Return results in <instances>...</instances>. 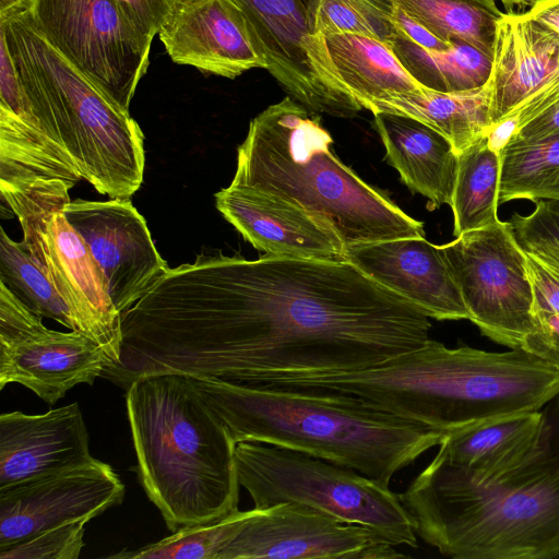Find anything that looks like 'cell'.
Here are the masks:
<instances>
[{
	"instance_id": "obj_35",
	"label": "cell",
	"mask_w": 559,
	"mask_h": 559,
	"mask_svg": "<svg viewBox=\"0 0 559 559\" xmlns=\"http://www.w3.org/2000/svg\"><path fill=\"white\" fill-rule=\"evenodd\" d=\"M558 103L559 67L544 84L524 98L502 120L493 126L500 128L511 139L519 129Z\"/></svg>"
},
{
	"instance_id": "obj_24",
	"label": "cell",
	"mask_w": 559,
	"mask_h": 559,
	"mask_svg": "<svg viewBox=\"0 0 559 559\" xmlns=\"http://www.w3.org/2000/svg\"><path fill=\"white\" fill-rule=\"evenodd\" d=\"M543 409L452 432L438 445L447 459L479 476L501 474L521 464L537 447Z\"/></svg>"
},
{
	"instance_id": "obj_39",
	"label": "cell",
	"mask_w": 559,
	"mask_h": 559,
	"mask_svg": "<svg viewBox=\"0 0 559 559\" xmlns=\"http://www.w3.org/2000/svg\"><path fill=\"white\" fill-rule=\"evenodd\" d=\"M559 134V103L519 129L510 141L536 142Z\"/></svg>"
},
{
	"instance_id": "obj_23",
	"label": "cell",
	"mask_w": 559,
	"mask_h": 559,
	"mask_svg": "<svg viewBox=\"0 0 559 559\" xmlns=\"http://www.w3.org/2000/svg\"><path fill=\"white\" fill-rule=\"evenodd\" d=\"M491 85L489 80L478 88L439 92L428 87L394 94L376 100L367 108L373 112H391L419 120L442 134L456 154L485 135L490 122Z\"/></svg>"
},
{
	"instance_id": "obj_26",
	"label": "cell",
	"mask_w": 559,
	"mask_h": 559,
	"mask_svg": "<svg viewBox=\"0 0 559 559\" xmlns=\"http://www.w3.org/2000/svg\"><path fill=\"white\" fill-rule=\"evenodd\" d=\"M500 155L483 135L457 154V167L450 207L453 235L497 223Z\"/></svg>"
},
{
	"instance_id": "obj_42",
	"label": "cell",
	"mask_w": 559,
	"mask_h": 559,
	"mask_svg": "<svg viewBox=\"0 0 559 559\" xmlns=\"http://www.w3.org/2000/svg\"><path fill=\"white\" fill-rule=\"evenodd\" d=\"M472 1H475L479 4H481L483 7L488 9L490 12L496 14L497 16H499L502 13V11L499 9V7L497 4V0H472Z\"/></svg>"
},
{
	"instance_id": "obj_20",
	"label": "cell",
	"mask_w": 559,
	"mask_h": 559,
	"mask_svg": "<svg viewBox=\"0 0 559 559\" xmlns=\"http://www.w3.org/2000/svg\"><path fill=\"white\" fill-rule=\"evenodd\" d=\"M93 459L79 403L40 415L14 411L0 416V488Z\"/></svg>"
},
{
	"instance_id": "obj_36",
	"label": "cell",
	"mask_w": 559,
	"mask_h": 559,
	"mask_svg": "<svg viewBox=\"0 0 559 559\" xmlns=\"http://www.w3.org/2000/svg\"><path fill=\"white\" fill-rule=\"evenodd\" d=\"M130 24L153 40L170 15L176 0H112Z\"/></svg>"
},
{
	"instance_id": "obj_37",
	"label": "cell",
	"mask_w": 559,
	"mask_h": 559,
	"mask_svg": "<svg viewBox=\"0 0 559 559\" xmlns=\"http://www.w3.org/2000/svg\"><path fill=\"white\" fill-rule=\"evenodd\" d=\"M533 321L521 348L559 370V313L534 312Z\"/></svg>"
},
{
	"instance_id": "obj_16",
	"label": "cell",
	"mask_w": 559,
	"mask_h": 559,
	"mask_svg": "<svg viewBox=\"0 0 559 559\" xmlns=\"http://www.w3.org/2000/svg\"><path fill=\"white\" fill-rule=\"evenodd\" d=\"M63 213L88 246L120 313L169 269L152 240L144 217L130 199H76L64 205Z\"/></svg>"
},
{
	"instance_id": "obj_10",
	"label": "cell",
	"mask_w": 559,
	"mask_h": 559,
	"mask_svg": "<svg viewBox=\"0 0 559 559\" xmlns=\"http://www.w3.org/2000/svg\"><path fill=\"white\" fill-rule=\"evenodd\" d=\"M441 248L468 320L492 342L521 348L534 326L533 290L510 222L463 233Z\"/></svg>"
},
{
	"instance_id": "obj_15",
	"label": "cell",
	"mask_w": 559,
	"mask_h": 559,
	"mask_svg": "<svg viewBox=\"0 0 559 559\" xmlns=\"http://www.w3.org/2000/svg\"><path fill=\"white\" fill-rule=\"evenodd\" d=\"M124 484L97 459L0 488V548L43 531L87 521L119 506Z\"/></svg>"
},
{
	"instance_id": "obj_12",
	"label": "cell",
	"mask_w": 559,
	"mask_h": 559,
	"mask_svg": "<svg viewBox=\"0 0 559 559\" xmlns=\"http://www.w3.org/2000/svg\"><path fill=\"white\" fill-rule=\"evenodd\" d=\"M32 16L69 62L129 111L150 63L152 40L112 0H36Z\"/></svg>"
},
{
	"instance_id": "obj_43",
	"label": "cell",
	"mask_w": 559,
	"mask_h": 559,
	"mask_svg": "<svg viewBox=\"0 0 559 559\" xmlns=\"http://www.w3.org/2000/svg\"><path fill=\"white\" fill-rule=\"evenodd\" d=\"M503 8L507 10L506 12H515L514 8L521 9L520 0H499Z\"/></svg>"
},
{
	"instance_id": "obj_33",
	"label": "cell",
	"mask_w": 559,
	"mask_h": 559,
	"mask_svg": "<svg viewBox=\"0 0 559 559\" xmlns=\"http://www.w3.org/2000/svg\"><path fill=\"white\" fill-rule=\"evenodd\" d=\"M87 521L59 525L0 548V559H78Z\"/></svg>"
},
{
	"instance_id": "obj_27",
	"label": "cell",
	"mask_w": 559,
	"mask_h": 559,
	"mask_svg": "<svg viewBox=\"0 0 559 559\" xmlns=\"http://www.w3.org/2000/svg\"><path fill=\"white\" fill-rule=\"evenodd\" d=\"M392 48L405 69L420 84L435 91L478 88L490 76L491 58L464 41L452 40L445 49L428 50L396 38Z\"/></svg>"
},
{
	"instance_id": "obj_28",
	"label": "cell",
	"mask_w": 559,
	"mask_h": 559,
	"mask_svg": "<svg viewBox=\"0 0 559 559\" xmlns=\"http://www.w3.org/2000/svg\"><path fill=\"white\" fill-rule=\"evenodd\" d=\"M499 155V205L559 201V134L536 142L509 141Z\"/></svg>"
},
{
	"instance_id": "obj_6",
	"label": "cell",
	"mask_w": 559,
	"mask_h": 559,
	"mask_svg": "<svg viewBox=\"0 0 559 559\" xmlns=\"http://www.w3.org/2000/svg\"><path fill=\"white\" fill-rule=\"evenodd\" d=\"M309 114L287 96L254 117L231 185L274 194L328 221L346 248L425 237L420 221L341 162L330 133Z\"/></svg>"
},
{
	"instance_id": "obj_21",
	"label": "cell",
	"mask_w": 559,
	"mask_h": 559,
	"mask_svg": "<svg viewBox=\"0 0 559 559\" xmlns=\"http://www.w3.org/2000/svg\"><path fill=\"white\" fill-rule=\"evenodd\" d=\"M558 67L559 36L556 33L527 11L502 12L496 23L488 79L491 126L544 84Z\"/></svg>"
},
{
	"instance_id": "obj_17",
	"label": "cell",
	"mask_w": 559,
	"mask_h": 559,
	"mask_svg": "<svg viewBox=\"0 0 559 559\" xmlns=\"http://www.w3.org/2000/svg\"><path fill=\"white\" fill-rule=\"evenodd\" d=\"M158 36L175 63L203 73L236 79L266 69L259 43L231 0H176Z\"/></svg>"
},
{
	"instance_id": "obj_2",
	"label": "cell",
	"mask_w": 559,
	"mask_h": 559,
	"mask_svg": "<svg viewBox=\"0 0 559 559\" xmlns=\"http://www.w3.org/2000/svg\"><path fill=\"white\" fill-rule=\"evenodd\" d=\"M258 384L349 395L449 435L543 409L559 396V370L523 348H450L429 338L373 367L271 373Z\"/></svg>"
},
{
	"instance_id": "obj_18",
	"label": "cell",
	"mask_w": 559,
	"mask_h": 559,
	"mask_svg": "<svg viewBox=\"0 0 559 559\" xmlns=\"http://www.w3.org/2000/svg\"><path fill=\"white\" fill-rule=\"evenodd\" d=\"M345 260L429 318H469L441 246L425 237L354 245L346 248Z\"/></svg>"
},
{
	"instance_id": "obj_4",
	"label": "cell",
	"mask_w": 559,
	"mask_h": 559,
	"mask_svg": "<svg viewBox=\"0 0 559 559\" xmlns=\"http://www.w3.org/2000/svg\"><path fill=\"white\" fill-rule=\"evenodd\" d=\"M238 442L276 445L353 468L389 487L447 433L349 395L190 377Z\"/></svg>"
},
{
	"instance_id": "obj_8",
	"label": "cell",
	"mask_w": 559,
	"mask_h": 559,
	"mask_svg": "<svg viewBox=\"0 0 559 559\" xmlns=\"http://www.w3.org/2000/svg\"><path fill=\"white\" fill-rule=\"evenodd\" d=\"M235 461L239 484L257 509L298 503L366 526L393 546L418 547L399 495L353 468L260 442H238Z\"/></svg>"
},
{
	"instance_id": "obj_13",
	"label": "cell",
	"mask_w": 559,
	"mask_h": 559,
	"mask_svg": "<svg viewBox=\"0 0 559 559\" xmlns=\"http://www.w3.org/2000/svg\"><path fill=\"white\" fill-rule=\"evenodd\" d=\"M0 282V390L19 383L49 405L73 386L92 385L109 364L87 335L50 330Z\"/></svg>"
},
{
	"instance_id": "obj_19",
	"label": "cell",
	"mask_w": 559,
	"mask_h": 559,
	"mask_svg": "<svg viewBox=\"0 0 559 559\" xmlns=\"http://www.w3.org/2000/svg\"><path fill=\"white\" fill-rule=\"evenodd\" d=\"M216 207L255 249L284 258L345 260L335 228L294 203L253 188L229 185Z\"/></svg>"
},
{
	"instance_id": "obj_38",
	"label": "cell",
	"mask_w": 559,
	"mask_h": 559,
	"mask_svg": "<svg viewBox=\"0 0 559 559\" xmlns=\"http://www.w3.org/2000/svg\"><path fill=\"white\" fill-rule=\"evenodd\" d=\"M392 23L397 34V38L408 40L420 48L428 50H440L448 48L452 41H445L423 24L409 16L405 11L394 2L392 13Z\"/></svg>"
},
{
	"instance_id": "obj_29",
	"label": "cell",
	"mask_w": 559,
	"mask_h": 559,
	"mask_svg": "<svg viewBox=\"0 0 559 559\" xmlns=\"http://www.w3.org/2000/svg\"><path fill=\"white\" fill-rule=\"evenodd\" d=\"M394 2L439 38L445 41H464L488 57H492L498 16L481 4L472 0H394Z\"/></svg>"
},
{
	"instance_id": "obj_44",
	"label": "cell",
	"mask_w": 559,
	"mask_h": 559,
	"mask_svg": "<svg viewBox=\"0 0 559 559\" xmlns=\"http://www.w3.org/2000/svg\"><path fill=\"white\" fill-rule=\"evenodd\" d=\"M550 209L559 212V201H544Z\"/></svg>"
},
{
	"instance_id": "obj_3",
	"label": "cell",
	"mask_w": 559,
	"mask_h": 559,
	"mask_svg": "<svg viewBox=\"0 0 559 559\" xmlns=\"http://www.w3.org/2000/svg\"><path fill=\"white\" fill-rule=\"evenodd\" d=\"M519 465L479 476L438 450L399 495L415 532L454 559H559V396Z\"/></svg>"
},
{
	"instance_id": "obj_40",
	"label": "cell",
	"mask_w": 559,
	"mask_h": 559,
	"mask_svg": "<svg viewBox=\"0 0 559 559\" xmlns=\"http://www.w3.org/2000/svg\"><path fill=\"white\" fill-rule=\"evenodd\" d=\"M527 12L559 36V0H538L530 7Z\"/></svg>"
},
{
	"instance_id": "obj_9",
	"label": "cell",
	"mask_w": 559,
	"mask_h": 559,
	"mask_svg": "<svg viewBox=\"0 0 559 559\" xmlns=\"http://www.w3.org/2000/svg\"><path fill=\"white\" fill-rule=\"evenodd\" d=\"M70 189L59 179H37L0 191L20 222L23 247L71 309L79 332L95 341L111 365L120 356L121 313L88 246L63 213Z\"/></svg>"
},
{
	"instance_id": "obj_25",
	"label": "cell",
	"mask_w": 559,
	"mask_h": 559,
	"mask_svg": "<svg viewBox=\"0 0 559 559\" xmlns=\"http://www.w3.org/2000/svg\"><path fill=\"white\" fill-rule=\"evenodd\" d=\"M324 38L342 83L362 109L391 95L426 87L384 41L352 33L328 34Z\"/></svg>"
},
{
	"instance_id": "obj_14",
	"label": "cell",
	"mask_w": 559,
	"mask_h": 559,
	"mask_svg": "<svg viewBox=\"0 0 559 559\" xmlns=\"http://www.w3.org/2000/svg\"><path fill=\"white\" fill-rule=\"evenodd\" d=\"M371 530L293 502L253 508L221 559L405 557Z\"/></svg>"
},
{
	"instance_id": "obj_34",
	"label": "cell",
	"mask_w": 559,
	"mask_h": 559,
	"mask_svg": "<svg viewBox=\"0 0 559 559\" xmlns=\"http://www.w3.org/2000/svg\"><path fill=\"white\" fill-rule=\"evenodd\" d=\"M528 215L514 213L509 218L515 239L521 246H542L559 251V212L544 201Z\"/></svg>"
},
{
	"instance_id": "obj_11",
	"label": "cell",
	"mask_w": 559,
	"mask_h": 559,
	"mask_svg": "<svg viewBox=\"0 0 559 559\" xmlns=\"http://www.w3.org/2000/svg\"><path fill=\"white\" fill-rule=\"evenodd\" d=\"M259 43L266 71L313 114L354 117L362 108L342 83L319 26L321 0H231Z\"/></svg>"
},
{
	"instance_id": "obj_32",
	"label": "cell",
	"mask_w": 559,
	"mask_h": 559,
	"mask_svg": "<svg viewBox=\"0 0 559 559\" xmlns=\"http://www.w3.org/2000/svg\"><path fill=\"white\" fill-rule=\"evenodd\" d=\"M394 0H321L319 26L322 35L352 33L392 46L397 38L392 23Z\"/></svg>"
},
{
	"instance_id": "obj_7",
	"label": "cell",
	"mask_w": 559,
	"mask_h": 559,
	"mask_svg": "<svg viewBox=\"0 0 559 559\" xmlns=\"http://www.w3.org/2000/svg\"><path fill=\"white\" fill-rule=\"evenodd\" d=\"M0 33L37 117L82 178L110 199H130L145 166L144 135L130 112L48 41L32 12L0 22Z\"/></svg>"
},
{
	"instance_id": "obj_45",
	"label": "cell",
	"mask_w": 559,
	"mask_h": 559,
	"mask_svg": "<svg viewBox=\"0 0 559 559\" xmlns=\"http://www.w3.org/2000/svg\"><path fill=\"white\" fill-rule=\"evenodd\" d=\"M538 0H520L521 9L527 8V7L530 8L531 5H533Z\"/></svg>"
},
{
	"instance_id": "obj_41",
	"label": "cell",
	"mask_w": 559,
	"mask_h": 559,
	"mask_svg": "<svg viewBox=\"0 0 559 559\" xmlns=\"http://www.w3.org/2000/svg\"><path fill=\"white\" fill-rule=\"evenodd\" d=\"M36 0H0V22L33 11Z\"/></svg>"
},
{
	"instance_id": "obj_22",
	"label": "cell",
	"mask_w": 559,
	"mask_h": 559,
	"mask_svg": "<svg viewBox=\"0 0 559 559\" xmlns=\"http://www.w3.org/2000/svg\"><path fill=\"white\" fill-rule=\"evenodd\" d=\"M389 164L413 193L424 195L431 209L450 205L457 154L438 131L417 119L391 112H373Z\"/></svg>"
},
{
	"instance_id": "obj_5",
	"label": "cell",
	"mask_w": 559,
	"mask_h": 559,
	"mask_svg": "<svg viewBox=\"0 0 559 559\" xmlns=\"http://www.w3.org/2000/svg\"><path fill=\"white\" fill-rule=\"evenodd\" d=\"M126 406L139 481L170 532L238 510L237 443L190 377L138 378Z\"/></svg>"
},
{
	"instance_id": "obj_1",
	"label": "cell",
	"mask_w": 559,
	"mask_h": 559,
	"mask_svg": "<svg viewBox=\"0 0 559 559\" xmlns=\"http://www.w3.org/2000/svg\"><path fill=\"white\" fill-rule=\"evenodd\" d=\"M429 317L347 260L199 255L121 312L104 377L178 373L248 383L270 373L358 370L423 346Z\"/></svg>"
},
{
	"instance_id": "obj_30",
	"label": "cell",
	"mask_w": 559,
	"mask_h": 559,
	"mask_svg": "<svg viewBox=\"0 0 559 559\" xmlns=\"http://www.w3.org/2000/svg\"><path fill=\"white\" fill-rule=\"evenodd\" d=\"M0 282L35 313L53 319L79 332L76 320L47 275L39 269L22 242L12 240L1 228Z\"/></svg>"
},
{
	"instance_id": "obj_31",
	"label": "cell",
	"mask_w": 559,
	"mask_h": 559,
	"mask_svg": "<svg viewBox=\"0 0 559 559\" xmlns=\"http://www.w3.org/2000/svg\"><path fill=\"white\" fill-rule=\"evenodd\" d=\"M251 510L233 513L204 524L185 526L170 536L140 549L110 555L127 559H221L226 546L235 538Z\"/></svg>"
}]
</instances>
